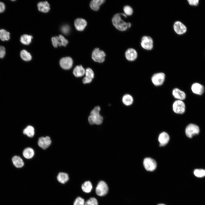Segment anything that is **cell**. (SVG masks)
<instances>
[{"mask_svg": "<svg viewBox=\"0 0 205 205\" xmlns=\"http://www.w3.org/2000/svg\"><path fill=\"white\" fill-rule=\"evenodd\" d=\"M127 16L124 13H118L115 14L112 19L114 26L118 30L125 31L131 26L130 22H125L122 19V17L126 18Z\"/></svg>", "mask_w": 205, "mask_h": 205, "instance_id": "6da1fadb", "label": "cell"}, {"mask_svg": "<svg viewBox=\"0 0 205 205\" xmlns=\"http://www.w3.org/2000/svg\"><path fill=\"white\" fill-rule=\"evenodd\" d=\"M100 106H97L91 111L88 118V121L90 124L100 125L102 124L103 118L100 113Z\"/></svg>", "mask_w": 205, "mask_h": 205, "instance_id": "7a4b0ae2", "label": "cell"}, {"mask_svg": "<svg viewBox=\"0 0 205 205\" xmlns=\"http://www.w3.org/2000/svg\"><path fill=\"white\" fill-rule=\"evenodd\" d=\"M140 45L141 47L145 50H151L153 48V40L150 36H143L141 38Z\"/></svg>", "mask_w": 205, "mask_h": 205, "instance_id": "3957f363", "label": "cell"}, {"mask_svg": "<svg viewBox=\"0 0 205 205\" xmlns=\"http://www.w3.org/2000/svg\"><path fill=\"white\" fill-rule=\"evenodd\" d=\"M165 78V73L161 72L154 73L152 76L151 79L152 83L155 86H159L163 83Z\"/></svg>", "mask_w": 205, "mask_h": 205, "instance_id": "277c9868", "label": "cell"}, {"mask_svg": "<svg viewBox=\"0 0 205 205\" xmlns=\"http://www.w3.org/2000/svg\"><path fill=\"white\" fill-rule=\"evenodd\" d=\"M105 56L106 54L103 51L97 48L93 50L92 54V58L95 62L101 63L104 61Z\"/></svg>", "mask_w": 205, "mask_h": 205, "instance_id": "5b68a950", "label": "cell"}, {"mask_svg": "<svg viewBox=\"0 0 205 205\" xmlns=\"http://www.w3.org/2000/svg\"><path fill=\"white\" fill-rule=\"evenodd\" d=\"M185 105L183 101L176 100L173 103L172 109L173 112L177 114H183L185 110Z\"/></svg>", "mask_w": 205, "mask_h": 205, "instance_id": "8992f818", "label": "cell"}, {"mask_svg": "<svg viewBox=\"0 0 205 205\" xmlns=\"http://www.w3.org/2000/svg\"><path fill=\"white\" fill-rule=\"evenodd\" d=\"M51 40L53 46L55 48L58 46H65L68 43V40L62 35L53 37Z\"/></svg>", "mask_w": 205, "mask_h": 205, "instance_id": "52a82bcc", "label": "cell"}, {"mask_svg": "<svg viewBox=\"0 0 205 205\" xmlns=\"http://www.w3.org/2000/svg\"><path fill=\"white\" fill-rule=\"evenodd\" d=\"M143 165L146 171H153L156 169L157 163L154 159L151 158L147 157L145 158L144 160Z\"/></svg>", "mask_w": 205, "mask_h": 205, "instance_id": "ba28073f", "label": "cell"}, {"mask_svg": "<svg viewBox=\"0 0 205 205\" xmlns=\"http://www.w3.org/2000/svg\"><path fill=\"white\" fill-rule=\"evenodd\" d=\"M173 28L175 32L179 35H183L185 34L187 30L186 26L182 22L178 20L174 22Z\"/></svg>", "mask_w": 205, "mask_h": 205, "instance_id": "9c48e42d", "label": "cell"}, {"mask_svg": "<svg viewBox=\"0 0 205 205\" xmlns=\"http://www.w3.org/2000/svg\"><path fill=\"white\" fill-rule=\"evenodd\" d=\"M108 190V187L106 183L103 181H100L98 184L95 189L96 194L100 196L105 195Z\"/></svg>", "mask_w": 205, "mask_h": 205, "instance_id": "30bf717a", "label": "cell"}, {"mask_svg": "<svg viewBox=\"0 0 205 205\" xmlns=\"http://www.w3.org/2000/svg\"><path fill=\"white\" fill-rule=\"evenodd\" d=\"M185 131L186 136L189 138H191L193 136L199 133V128L197 125L190 124L187 126Z\"/></svg>", "mask_w": 205, "mask_h": 205, "instance_id": "8fae6325", "label": "cell"}, {"mask_svg": "<svg viewBox=\"0 0 205 205\" xmlns=\"http://www.w3.org/2000/svg\"><path fill=\"white\" fill-rule=\"evenodd\" d=\"M52 141L48 136L40 137L38 142V146L44 149L47 148L51 145Z\"/></svg>", "mask_w": 205, "mask_h": 205, "instance_id": "7c38bea8", "label": "cell"}, {"mask_svg": "<svg viewBox=\"0 0 205 205\" xmlns=\"http://www.w3.org/2000/svg\"><path fill=\"white\" fill-rule=\"evenodd\" d=\"M60 64L62 68L64 69L68 70L72 67L73 61L71 57H65L62 58L60 60Z\"/></svg>", "mask_w": 205, "mask_h": 205, "instance_id": "4fadbf2b", "label": "cell"}, {"mask_svg": "<svg viewBox=\"0 0 205 205\" xmlns=\"http://www.w3.org/2000/svg\"><path fill=\"white\" fill-rule=\"evenodd\" d=\"M126 59L129 61L132 62L136 60L138 56L137 51L134 49L130 48L128 49L125 53Z\"/></svg>", "mask_w": 205, "mask_h": 205, "instance_id": "5bb4252c", "label": "cell"}, {"mask_svg": "<svg viewBox=\"0 0 205 205\" xmlns=\"http://www.w3.org/2000/svg\"><path fill=\"white\" fill-rule=\"evenodd\" d=\"M172 93L173 96L177 100L183 101L186 97V95L185 92L178 88L173 89Z\"/></svg>", "mask_w": 205, "mask_h": 205, "instance_id": "9a60e30c", "label": "cell"}, {"mask_svg": "<svg viewBox=\"0 0 205 205\" xmlns=\"http://www.w3.org/2000/svg\"><path fill=\"white\" fill-rule=\"evenodd\" d=\"M87 25V22L84 19L78 18L74 21V25L76 29L78 31L83 30Z\"/></svg>", "mask_w": 205, "mask_h": 205, "instance_id": "2e32d148", "label": "cell"}, {"mask_svg": "<svg viewBox=\"0 0 205 205\" xmlns=\"http://www.w3.org/2000/svg\"><path fill=\"white\" fill-rule=\"evenodd\" d=\"M191 89L193 93L199 95H202L204 91L203 85L198 83H195L192 84Z\"/></svg>", "mask_w": 205, "mask_h": 205, "instance_id": "e0dca14e", "label": "cell"}, {"mask_svg": "<svg viewBox=\"0 0 205 205\" xmlns=\"http://www.w3.org/2000/svg\"><path fill=\"white\" fill-rule=\"evenodd\" d=\"M169 136L167 133L165 132L161 133L159 135L158 140L160 144V146H163L169 142Z\"/></svg>", "mask_w": 205, "mask_h": 205, "instance_id": "ac0fdd59", "label": "cell"}, {"mask_svg": "<svg viewBox=\"0 0 205 205\" xmlns=\"http://www.w3.org/2000/svg\"><path fill=\"white\" fill-rule=\"evenodd\" d=\"M37 6L38 10L43 13L48 12L50 9V5L47 1L39 2Z\"/></svg>", "mask_w": 205, "mask_h": 205, "instance_id": "d6986e66", "label": "cell"}, {"mask_svg": "<svg viewBox=\"0 0 205 205\" xmlns=\"http://www.w3.org/2000/svg\"><path fill=\"white\" fill-rule=\"evenodd\" d=\"M85 70L81 65L76 66L74 69L73 73L77 77H81L85 74Z\"/></svg>", "mask_w": 205, "mask_h": 205, "instance_id": "ffe728a7", "label": "cell"}, {"mask_svg": "<svg viewBox=\"0 0 205 205\" xmlns=\"http://www.w3.org/2000/svg\"><path fill=\"white\" fill-rule=\"evenodd\" d=\"M57 179L59 182L62 184H64L69 180V175L66 173L60 172L58 174Z\"/></svg>", "mask_w": 205, "mask_h": 205, "instance_id": "44dd1931", "label": "cell"}, {"mask_svg": "<svg viewBox=\"0 0 205 205\" xmlns=\"http://www.w3.org/2000/svg\"><path fill=\"white\" fill-rule=\"evenodd\" d=\"M105 1L104 0H93L90 4V8L93 10L97 11L100 6Z\"/></svg>", "mask_w": 205, "mask_h": 205, "instance_id": "7402d4cb", "label": "cell"}, {"mask_svg": "<svg viewBox=\"0 0 205 205\" xmlns=\"http://www.w3.org/2000/svg\"><path fill=\"white\" fill-rule=\"evenodd\" d=\"M12 161L14 166L17 168L22 167L24 163L22 159L19 156H15L12 159Z\"/></svg>", "mask_w": 205, "mask_h": 205, "instance_id": "603a6c76", "label": "cell"}, {"mask_svg": "<svg viewBox=\"0 0 205 205\" xmlns=\"http://www.w3.org/2000/svg\"><path fill=\"white\" fill-rule=\"evenodd\" d=\"M23 155L26 159H30L34 156V151L32 148L28 147L25 148L23 151Z\"/></svg>", "mask_w": 205, "mask_h": 205, "instance_id": "cb8c5ba5", "label": "cell"}, {"mask_svg": "<svg viewBox=\"0 0 205 205\" xmlns=\"http://www.w3.org/2000/svg\"><path fill=\"white\" fill-rule=\"evenodd\" d=\"M133 101V97L131 95L129 94L124 95L122 99L123 103L127 106H130L132 104Z\"/></svg>", "mask_w": 205, "mask_h": 205, "instance_id": "d4e9b609", "label": "cell"}, {"mask_svg": "<svg viewBox=\"0 0 205 205\" xmlns=\"http://www.w3.org/2000/svg\"><path fill=\"white\" fill-rule=\"evenodd\" d=\"M23 133L29 137H32L35 134L34 128L32 126L28 125L24 129Z\"/></svg>", "mask_w": 205, "mask_h": 205, "instance_id": "484cf974", "label": "cell"}, {"mask_svg": "<svg viewBox=\"0 0 205 205\" xmlns=\"http://www.w3.org/2000/svg\"><path fill=\"white\" fill-rule=\"evenodd\" d=\"M32 38V36L27 34H24L21 36L20 42L23 44L28 45L31 42Z\"/></svg>", "mask_w": 205, "mask_h": 205, "instance_id": "4316f807", "label": "cell"}, {"mask_svg": "<svg viewBox=\"0 0 205 205\" xmlns=\"http://www.w3.org/2000/svg\"><path fill=\"white\" fill-rule=\"evenodd\" d=\"M10 39V33L5 29H0V40L4 41L9 40Z\"/></svg>", "mask_w": 205, "mask_h": 205, "instance_id": "83f0119b", "label": "cell"}, {"mask_svg": "<svg viewBox=\"0 0 205 205\" xmlns=\"http://www.w3.org/2000/svg\"><path fill=\"white\" fill-rule=\"evenodd\" d=\"M81 187L83 191L84 192L87 193L90 192L93 188L91 183L89 181L85 182L82 184Z\"/></svg>", "mask_w": 205, "mask_h": 205, "instance_id": "f1b7e54d", "label": "cell"}, {"mask_svg": "<svg viewBox=\"0 0 205 205\" xmlns=\"http://www.w3.org/2000/svg\"><path fill=\"white\" fill-rule=\"evenodd\" d=\"M21 58L24 61H29L32 59V56L30 54L25 50H22L20 52Z\"/></svg>", "mask_w": 205, "mask_h": 205, "instance_id": "f546056e", "label": "cell"}, {"mask_svg": "<svg viewBox=\"0 0 205 205\" xmlns=\"http://www.w3.org/2000/svg\"><path fill=\"white\" fill-rule=\"evenodd\" d=\"M194 175L197 177L201 178L205 177V170L202 169H196L194 171Z\"/></svg>", "mask_w": 205, "mask_h": 205, "instance_id": "4dcf8cb0", "label": "cell"}, {"mask_svg": "<svg viewBox=\"0 0 205 205\" xmlns=\"http://www.w3.org/2000/svg\"><path fill=\"white\" fill-rule=\"evenodd\" d=\"M85 77L91 80H93L94 77L93 71L90 68H87L85 70Z\"/></svg>", "mask_w": 205, "mask_h": 205, "instance_id": "1f68e13d", "label": "cell"}, {"mask_svg": "<svg viewBox=\"0 0 205 205\" xmlns=\"http://www.w3.org/2000/svg\"><path fill=\"white\" fill-rule=\"evenodd\" d=\"M124 14L127 16H130L132 15L133 12V9L129 5H126L123 8Z\"/></svg>", "mask_w": 205, "mask_h": 205, "instance_id": "d6a6232c", "label": "cell"}, {"mask_svg": "<svg viewBox=\"0 0 205 205\" xmlns=\"http://www.w3.org/2000/svg\"><path fill=\"white\" fill-rule=\"evenodd\" d=\"M85 205H98L97 199L94 197L90 198L85 202Z\"/></svg>", "mask_w": 205, "mask_h": 205, "instance_id": "836d02e7", "label": "cell"}, {"mask_svg": "<svg viewBox=\"0 0 205 205\" xmlns=\"http://www.w3.org/2000/svg\"><path fill=\"white\" fill-rule=\"evenodd\" d=\"M85 200L83 198L78 197L75 200L73 205H85Z\"/></svg>", "mask_w": 205, "mask_h": 205, "instance_id": "e575fe53", "label": "cell"}, {"mask_svg": "<svg viewBox=\"0 0 205 205\" xmlns=\"http://www.w3.org/2000/svg\"><path fill=\"white\" fill-rule=\"evenodd\" d=\"M6 54V50L5 47L2 46H0V58H3Z\"/></svg>", "mask_w": 205, "mask_h": 205, "instance_id": "d590c367", "label": "cell"}, {"mask_svg": "<svg viewBox=\"0 0 205 205\" xmlns=\"http://www.w3.org/2000/svg\"><path fill=\"white\" fill-rule=\"evenodd\" d=\"M62 32L65 34H67L70 30V28L67 25H65L63 26L61 28Z\"/></svg>", "mask_w": 205, "mask_h": 205, "instance_id": "8d00e7d4", "label": "cell"}, {"mask_svg": "<svg viewBox=\"0 0 205 205\" xmlns=\"http://www.w3.org/2000/svg\"><path fill=\"white\" fill-rule=\"evenodd\" d=\"M198 0H188L187 1L188 4L192 6H196L198 4Z\"/></svg>", "mask_w": 205, "mask_h": 205, "instance_id": "74e56055", "label": "cell"}, {"mask_svg": "<svg viewBox=\"0 0 205 205\" xmlns=\"http://www.w3.org/2000/svg\"><path fill=\"white\" fill-rule=\"evenodd\" d=\"M5 9V6L4 3L0 1V13L4 12Z\"/></svg>", "mask_w": 205, "mask_h": 205, "instance_id": "f35d334b", "label": "cell"}, {"mask_svg": "<svg viewBox=\"0 0 205 205\" xmlns=\"http://www.w3.org/2000/svg\"><path fill=\"white\" fill-rule=\"evenodd\" d=\"M92 80L89 79L86 77H84L83 79V83L84 84L89 83L91 82Z\"/></svg>", "mask_w": 205, "mask_h": 205, "instance_id": "ab89813d", "label": "cell"}, {"mask_svg": "<svg viewBox=\"0 0 205 205\" xmlns=\"http://www.w3.org/2000/svg\"><path fill=\"white\" fill-rule=\"evenodd\" d=\"M157 205H166L165 204H163V203H160V204H158Z\"/></svg>", "mask_w": 205, "mask_h": 205, "instance_id": "60d3db41", "label": "cell"}]
</instances>
